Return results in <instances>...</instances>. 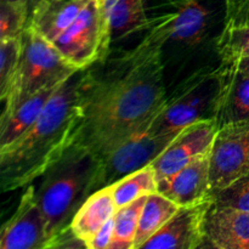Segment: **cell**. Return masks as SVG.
Instances as JSON below:
<instances>
[{
  "label": "cell",
  "instance_id": "cell-9",
  "mask_svg": "<svg viewBox=\"0 0 249 249\" xmlns=\"http://www.w3.org/2000/svg\"><path fill=\"white\" fill-rule=\"evenodd\" d=\"M249 172V119L218 129L211 148L212 194Z\"/></svg>",
  "mask_w": 249,
  "mask_h": 249
},
{
  "label": "cell",
  "instance_id": "cell-19",
  "mask_svg": "<svg viewBox=\"0 0 249 249\" xmlns=\"http://www.w3.org/2000/svg\"><path fill=\"white\" fill-rule=\"evenodd\" d=\"M109 15L113 38H124L138 32L147 31L150 16L146 0H105Z\"/></svg>",
  "mask_w": 249,
  "mask_h": 249
},
{
  "label": "cell",
  "instance_id": "cell-17",
  "mask_svg": "<svg viewBox=\"0 0 249 249\" xmlns=\"http://www.w3.org/2000/svg\"><path fill=\"white\" fill-rule=\"evenodd\" d=\"M65 82L49 85L39 90L36 94L23 100L7 116L0 117V148L6 147L7 145L14 142L38 121L53 95Z\"/></svg>",
  "mask_w": 249,
  "mask_h": 249
},
{
  "label": "cell",
  "instance_id": "cell-16",
  "mask_svg": "<svg viewBox=\"0 0 249 249\" xmlns=\"http://www.w3.org/2000/svg\"><path fill=\"white\" fill-rule=\"evenodd\" d=\"M117 207L109 186L100 189L88 197L71 223L73 235L89 249L92 238L100 229L114 216Z\"/></svg>",
  "mask_w": 249,
  "mask_h": 249
},
{
  "label": "cell",
  "instance_id": "cell-1",
  "mask_svg": "<svg viewBox=\"0 0 249 249\" xmlns=\"http://www.w3.org/2000/svg\"><path fill=\"white\" fill-rule=\"evenodd\" d=\"M163 45L146 34L97 73L83 71L82 123L77 141L96 157L143 130L162 107L165 92Z\"/></svg>",
  "mask_w": 249,
  "mask_h": 249
},
{
  "label": "cell",
  "instance_id": "cell-15",
  "mask_svg": "<svg viewBox=\"0 0 249 249\" xmlns=\"http://www.w3.org/2000/svg\"><path fill=\"white\" fill-rule=\"evenodd\" d=\"M207 242L218 249H249V212L213 204L207 218Z\"/></svg>",
  "mask_w": 249,
  "mask_h": 249
},
{
  "label": "cell",
  "instance_id": "cell-26",
  "mask_svg": "<svg viewBox=\"0 0 249 249\" xmlns=\"http://www.w3.org/2000/svg\"><path fill=\"white\" fill-rule=\"evenodd\" d=\"M214 206L249 212V172L212 194Z\"/></svg>",
  "mask_w": 249,
  "mask_h": 249
},
{
  "label": "cell",
  "instance_id": "cell-21",
  "mask_svg": "<svg viewBox=\"0 0 249 249\" xmlns=\"http://www.w3.org/2000/svg\"><path fill=\"white\" fill-rule=\"evenodd\" d=\"M109 189L114 204L117 209H119L136 199L157 192L158 179L152 164H148L109 185Z\"/></svg>",
  "mask_w": 249,
  "mask_h": 249
},
{
  "label": "cell",
  "instance_id": "cell-23",
  "mask_svg": "<svg viewBox=\"0 0 249 249\" xmlns=\"http://www.w3.org/2000/svg\"><path fill=\"white\" fill-rule=\"evenodd\" d=\"M216 51L223 63L249 56V23L225 24L216 40Z\"/></svg>",
  "mask_w": 249,
  "mask_h": 249
},
{
  "label": "cell",
  "instance_id": "cell-29",
  "mask_svg": "<svg viewBox=\"0 0 249 249\" xmlns=\"http://www.w3.org/2000/svg\"><path fill=\"white\" fill-rule=\"evenodd\" d=\"M1 1H14V2H22V4L27 5L29 9V11H31V16L32 14H33L34 10L36 9V7L39 6L40 4H43L44 1H46V0H1Z\"/></svg>",
  "mask_w": 249,
  "mask_h": 249
},
{
  "label": "cell",
  "instance_id": "cell-8",
  "mask_svg": "<svg viewBox=\"0 0 249 249\" xmlns=\"http://www.w3.org/2000/svg\"><path fill=\"white\" fill-rule=\"evenodd\" d=\"M170 5L172 11L150 17L147 34L163 45L175 43L195 48L203 43L212 21L208 0H187Z\"/></svg>",
  "mask_w": 249,
  "mask_h": 249
},
{
  "label": "cell",
  "instance_id": "cell-12",
  "mask_svg": "<svg viewBox=\"0 0 249 249\" xmlns=\"http://www.w3.org/2000/svg\"><path fill=\"white\" fill-rule=\"evenodd\" d=\"M213 198L201 203L180 207L167 224L141 249H196L207 242V218Z\"/></svg>",
  "mask_w": 249,
  "mask_h": 249
},
{
  "label": "cell",
  "instance_id": "cell-6",
  "mask_svg": "<svg viewBox=\"0 0 249 249\" xmlns=\"http://www.w3.org/2000/svg\"><path fill=\"white\" fill-rule=\"evenodd\" d=\"M113 39L105 0H90L73 23L53 41L63 57L79 71L104 62Z\"/></svg>",
  "mask_w": 249,
  "mask_h": 249
},
{
  "label": "cell",
  "instance_id": "cell-32",
  "mask_svg": "<svg viewBox=\"0 0 249 249\" xmlns=\"http://www.w3.org/2000/svg\"><path fill=\"white\" fill-rule=\"evenodd\" d=\"M169 4H177V2H182V1H187V0H168Z\"/></svg>",
  "mask_w": 249,
  "mask_h": 249
},
{
  "label": "cell",
  "instance_id": "cell-13",
  "mask_svg": "<svg viewBox=\"0 0 249 249\" xmlns=\"http://www.w3.org/2000/svg\"><path fill=\"white\" fill-rule=\"evenodd\" d=\"M158 191L179 207L192 206L212 198L211 150L160 181Z\"/></svg>",
  "mask_w": 249,
  "mask_h": 249
},
{
  "label": "cell",
  "instance_id": "cell-24",
  "mask_svg": "<svg viewBox=\"0 0 249 249\" xmlns=\"http://www.w3.org/2000/svg\"><path fill=\"white\" fill-rule=\"evenodd\" d=\"M22 56V38L0 40V97L1 101L11 90Z\"/></svg>",
  "mask_w": 249,
  "mask_h": 249
},
{
  "label": "cell",
  "instance_id": "cell-2",
  "mask_svg": "<svg viewBox=\"0 0 249 249\" xmlns=\"http://www.w3.org/2000/svg\"><path fill=\"white\" fill-rule=\"evenodd\" d=\"M82 80L83 71L68 78L38 121L14 142L0 148L2 191L36 181L77 140L82 123Z\"/></svg>",
  "mask_w": 249,
  "mask_h": 249
},
{
  "label": "cell",
  "instance_id": "cell-25",
  "mask_svg": "<svg viewBox=\"0 0 249 249\" xmlns=\"http://www.w3.org/2000/svg\"><path fill=\"white\" fill-rule=\"evenodd\" d=\"M31 21V11L22 2L0 0V40L21 36Z\"/></svg>",
  "mask_w": 249,
  "mask_h": 249
},
{
  "label": "cell",
  "instance_id": "cell-27",
  "mask_svg": "<svg viewBox=\"0 0 249 249\" xmlns=\"http://www.w3.org/2000/svg\"><path fill=\"white\" fill-rule=\"evenodd\" d=\"M249 0H224L225 2V24L245 23Z\"/></svg>",
  "mask_w": 249,
  "mask_h": 249
},
{
  "label": "cell",
  "instance_id": "cell-31",
  "mask_svg": "<svg viewBox=\"0 0 249 249\" xmlns=\"http://www.w3.org/2000/svg\"><path fill=\"white\" fill-rule=\"evenodd\" d=\"M245 23H249V1H248V6H247V11H246Z\"/></svg>",
  "mask_w": 249,
  "mask_h": 249
},
{
  "label": "cell",
  "instance_id": "cell-28",
  "mask_svg": "<svg viewBox=\"0 0 249 249\" xmlns=\"http://www.w3.org/2000/svg\"><path fill=\"white\" fill-rule=\"evenodd\" d=\"M113 218H112L95 235L90 243L89 249H109L112 238H113Z\"/></svg>",
  "mask_w": 249,
  "mask_h": 249
},
{
  "label": "cell",
  "instance_id": "cell-5",
  "mask_svg": "<svg viewBox=\"0 0 249 249\" xmlns=\"http://www.w3.org/2000/svg\"><path fill=\"white\" fill-rule=\"evenodd\" d=\"M220 66L201 68L185 78L170 95L150 124L157 134H179L187 125L214 119L220 87Z\"/></svg>",
  "mask_w": 249,
  "mask_h": 249
},
{
  "label": "cell",
  "instance_id": "cell-3",
  "mask_svg": "<svg viewBox=\"0 0 249 249\" xmlns=\"http://www.w3.org/2000/svg\"><path fill=\"white\" fill-rule=\"evenodd\" d=\"M97 163L96 156L75 140L40 177L36 191L45 218L49 249L57 248L60 241L71 232L73 216L94 194Z\"/></svg>",
  "mask_w": 249,
  "mask_h": 249
},
{
  "label": "cell",
  "instance_id": "cell-7",
  "mask_svg": "<svg viewBox=\"0 0 249 249\" xmlns=\"http://www.w3.org/2000/svg\"><path fill=\"white\" fill-rule=\"evenodd\" d=\"M178 134H157L150 129L134 134L108 152L97 157L94 192L151 164Z\"/></svg>",
  "mask_w": 249,
  "mask_h": 249
},
{
  "label": "cell",
  "instance_id": "cell-11",
  "mask_svg": "<svg viewBox=\"0 0 249 249\" xmlns=\"http://www.w3.org/2000/svg\"><path fill=\"white\" fill-rule=\"evenodd\" d=\"M219 126L214 119H203L182 129L165 150L151 163L157 175L158 185L196 160L202 153L211 150Z\"/></svg>",
  "mask_w": 249,
  "mask_h": 249
},
{
  "label": "cell",
  "instance_id": "cell-14",
  "mask_svg": "<svg viewBox=\"0 0 249 249\" xmlns=\"http://www.w3.org/2000/svg\"><path fill=\"white\" fill-rule=\"evenodd\" d=\"M220 87L214 121L218 126L249 119V74L233 63L220 65Z\"/></svg>",
  "mask_w": 249,
  "mask_h": 249
},
{
  "label": "cell",
  "instance_id": "cell-22",
  "mask_svg": "<svg viewBox=\"0 0 249 249\" xmlns=\"http://www.w3.org/2000/svg\"><path fill=\"white\" fill-rule=\"evenodd\" d=\"M147 196L117 209L113 216V238L109 249H134L139 219Z\"/></svg>",
  "mask_w": 249,
  "mask_h": 249
},
{
  "label": "cell",
  "instance_id": "cell-18",
  "mask_svg": "<svg viewBox=\"0 0 249 249\" xmlns=\"http://www.w3.org/2000/svg\"><path fill=\"white\" fill-rule=\"evenodd\" d=\"M90 0H46L33 11L29 26L53 43L61 36Z\"/></svg>",
  "mask_w": 249,
  "mask_h": 249
},
{
  "label": "cell",
  "instance_id": "cell-4",
  "mask_svg": "<svg viewBox=\"0 0 249 249\" xmlns=\"http://www.w3.org/2000/svg\"><path fill=\"white\" fill-rule=\"evenodd\" d=\"M22 56L11 90L6 95L1 117L14 111L23 100L39 90L65 82L79 72L51 41L28 26L22 33Z\"/></svg>",
  "mask_w": 249,
  "mask_h": 249
},
{
  "label": "cell",
  "instance_id": "cell-20",
  "mask_svg": "<svg viewBox=\"0 0 249 249\" xmlns=\"http://www.w3.org/2000/svg\"><path fill=\"white\" fill-rule=\"evenodd\" d=\"M179 208L177 203L160 191L148 195L139 219L134 249L142 248V246L169 221Z\"/></svg>",
  "mask_w": 249,
  "mask_h": 249
},
{
  "label": "cell",
  "instance_id": "cell-30",
  "mask_svg": "<svg viewBox=\"0 0 249 249\" xmlns=\"http://www.w3.org/2000/svg\"><path fill=\"white\" fill-rule=\"evenodd\" d=\"M231 63H233V65H235L240 71H242V72L245 73H248L249 74V56H247V57L238 58V60L233 61V62Z\"/></svg>",
  "mask_w": 249,
  "mask_h": 249
},
{
  "label": "cell",
  "instance_id": "cell-10",
  "mask_svg": "<svg viewBox=\"0 0 249 249\" xmlns=\"http://www.w3.org/2000/svg\"><path fill=\"white\" fill-rule=\"evenodd\" d=\"M36 186L29 184L21 196L11 218L2 225L0 232L1 249H49L48 231Z\"/></svg>",
  "mask_w": 249,
  "mask_h": 249
}]
</instances>
